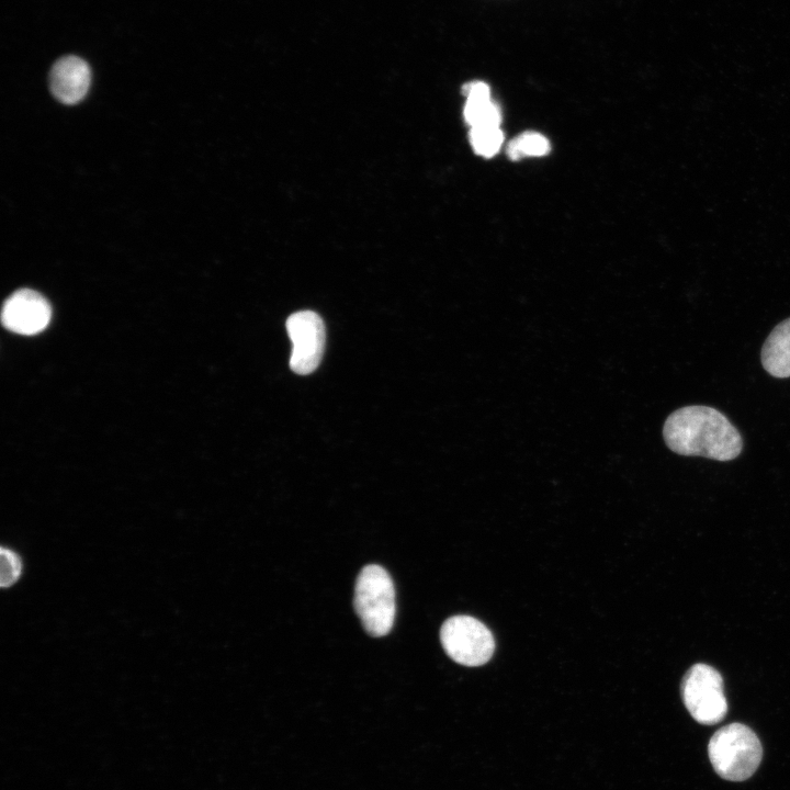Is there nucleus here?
<instances>
[{
    "label": "nucleus",
    "mask_w": 790,
    "mask_h": 790,
    "mask_svg": "<svg viewBox=\"0 0 790 790\" xmlns=\"http://www.w3.org/2000/svg\"><path fill=\"white\" fill-rule=\"evenodd\" d=\"M663 437L677 454L722 462L736 459L743 449L742 437L727 417L703 405L685 406L672 413L664 424Z\"/></svg>",
    "instance_id": "obj_1"
},
{
    "label": "nucleus",
    "mask_w": 790,
    "mask_h": 790,
    "mask_svg": "<svg viewBox=\"0 0 790 790\" xmlns=\"http://www.w3.org/2000/svg\"><path fill=\"white\" fill-rule=\"evenodd\" d=\"M708 754L713 769L721 778L743 781L758 768L763 747L752 729L742 723H731L711 736Z\"/></svg>",
    "instance_id": "obj_2"
},
{
    "label": "nucleus",
    "mask_w": 790,
    "mask_h": 790,
    "mask_svg": "<svg viewBox=\"0 0 790 790\" xmlns=\"http://www.w3.org/2000/svg\"><path fill=\"white\" fill-rule=\"evenodd\" d=\"M354 610L371 636L386 635L395 619V590L390 574L380 565L364 566L357 578Z\"/></svg>",
    "instance_id": "obj_3"
},
{
    "label": "nucleus",
    "mask_w": 790,
    "mask_h": 790,
    "mask_svg": "<svg viewBox=\"0 0 790 790\" xmlns=\"http://www.w3.org/2000/svg\"><path fill=\"white\" fill-rule=\"evenodd\" d=\"M681 696L690 715L699 723H719L727 712V702L720 673L706 664H696L686 673Z\"/></svg>",
    "instance_id": "obj_4"
},
{
    "label": "nucleus",
    "mask_w": 790,
    "mask_h": 790,
    "mask_svg": "<svg viewBox=\"0 0 790 790\" xmlns=\"http://www.w3.org/2000/svg\"><path fill=\"white\" fill-rule=\"evenodd\" d=\"M442 647L449 657L465 666H479L492 657L495 641L488 628L470 616H454L440 630Z\"/></svg>",
    "instance_id": "obj_5"
},
{
    "label": "nucleus",
    "mask_w": 790,
    "mask_h": 790,
    "mask_svg": "<svg viewBox=\"0 0 790 790\" xmlns=\"http://www.w3.org/2000/svg\"><path fill=\"white\" fill-rule=\"evenodd\" d=\"M286 330L293 348L290 366L293 372L306 375L315 371L325 348V325L313 311H301L286 319Z\"/></svg>",
    "instance_id": "obj_6"
},
{
    "label": "nucleus",
    "mask_w": 790,
    "mask_h": 790,
    "mask_svg": "<svg viewBox=\"0 0 790 790\" xmlns=\"http://www.w3.org/2000/svg\"><path fill=\"white\" fill-rule=\"evenodd\" d=\"M52 309L38 292L22 289L11 294L1 313L3 326L16 334L34 335L44 330L50 321Z\"/></svg>",
    "instance_id": "obj_7"
},
{
    "label": "nucleus",
    "mask_w": 790,
    "mask_h": 790,
    "mask_svg": "<svg viewBox=\"0 0 790 790\" xmlns=\"http://www.w3.org/2000/svg\"><path fill=\"white\" fill-rule=\"evenodd\" d=\"M89 65L77 56L59 58L49 72V89L61 103L76 104L81 101L90 87Z\"/></svg>",
    "instance_id": "obj_8"
},
{
    "label": "nucleus",
    "mask_w": 790,
    "mask_h": 790,
    "mask_svg": "<svg viewBox=\"0 0 790 790\" xmlns=\"http://www.w3.org/2000/svg\"><path fill=\"white\" fill-rule=\"evenodd\" d=\"M761 365L774 377H790V318L778 324L766 338Z\"/></svg>",
    "instance_id": "obj_9"
},
{
    "label": "nucleus",
    "mask_w": 790,
    "mask_h": 790,
    "mask_svg": "<svg viewBox=\"0 0 790 790\" xmlns=\"http://www.w3.org/2000/svg\"><path fill=\"white\" fill-rule=\"evenodd\" d=\"M464 117L472 126H499L501 114L499 106L487 99H466Z\"/></svg>",
    "instance_id": "obj_10"
},
{
    "label": "nucleus",
    "mask_w": 790,
    "mask_h": 790,
    "mask_svg": "<svg viewBox=\"0 0 790 790\" xmlns=\"http://www.w3.org/2000/svg\"><path fill=\"white\" fill-rule=\"evenodd\" d=\"M549 151V140L543 135L534 132L521 134L514 138L507 147V154L514 160L524 156H543Z\"/></svg>",
    "instance_id": "obj_11"
},
{
    "label": "nucleus",
    "mask_w": 790,
    "mask_h": 790,
    "mask_svg": "<svg viewBox=\"0 0 790 790\" xmlns=\"http://www.w3.org/2000/svg\"><path fill=\"white\" fill-rule=\"evenodd\" d=\"M504 140L499 126H476L470 132V142L476 154L484 157L494 156Z\"/></svg>",
    "instance_id": "obj_12"
},
{
    "label": "nucleus",
    "mask_w": 790,
    "mask_h": 790,
    "mask_svg": "<svg viewBox=\"0 0 790 790\" xmlns=\"http://www.w3.org/2000/svg\"><path fill=\"white\" fill-rule=\"evenodd\" d=\"M0 557V586L2 588H9L21 577L23 571L22 560L14 550L7 546L1 548Z\"/></svg>",
    "instance_id": "obj_13"
},
{
    "label": "nucleus",
    "mask_w": 790,
    "mask_h": 790,
    "mask_svg": "<svg viewBox=\"0 0 790 790\" xmlns=\"http://www.w3.org/2000/svg\"><path fill=\"white\" fill-rule=\"evenodd\" d=\"M462 93L466 99L490 98L489 87L483 81H471L462 87Z\"/></svg>",
    "instance_id": "obj_14"
}]
</instances>
